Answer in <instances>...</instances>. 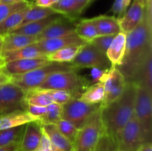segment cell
Masks as SVG:
<instances>
[{
    "mask_svg": "<svg viewBox=\"0 0 152 151\" xmlns=\"http://www.w3.org/2000/svg\"><path fill=\"white\" fill-rule=\"evenodd\" d=\"M137 151H152V144L151 142L143 144Z\"/></svg>",
    "mask_w": 152,
    "mask_h": 151,
    "instance_id": "obj_45",
    "label": "cell"
},
{
    "mask_svg": "<svg viewBox=\"0 0 152 151\" xmlns=\"http://www.w3.org/2000/svg\"><path fill=\"white\" fill-rule=\"evenodd\" d=\"M37 58H47V56L38 48L36 43L22 47L19 50L2 53V61L4 64L19 59H37Z\"/></svg>",
    "mask_w": 152,
    "mask_h": 151,
    "instance_id": "obj_23",
    "label": "cell"
},
{
    "mask_svg": "<svg viewBox=\"0 0 152 151\" xmlns=\"http://www.w3.org/2000/svg\"><path fill=\"white\" fill-rule=\"evenodd\" d=\"M100 78L105 81V98L100 105L102 107L117 99L124 90L127 82L116 67L102 71Z\"/></svg>",
    "mask_w": 152,
    "mask_h": 151,
    "instance_id": "obj_11",
    "label": "cell"
},
{
    "mask_svg": "<svg viewBox=\"0 0 152 151\" xmlns=\"http://www.w3.org/2000/svg\"><path fill=\"white\" fill-rule=\"evenodd\" d=\"M136 90L134 83L127 82L117 99L105 106H100L104 133L111 137L116 144L123 127L134 114Z\"/></svg>",
    "mask_w": 152,
    "mask_h": 151,
    "instance_id": "obj_2",
    "label": "cell"
},
{
    "mask_svg": "<svg viewBox=\"0 0 152 151\" xmlns=\"http://www.w3.org/2000/svg\"><path fill=\"white\" fill-rule=\"evenodd\" d=\"M137 1L139 3H140L141 4H142V5L145 7V6L146 5V4L148 3V1H149V0H137Z\"/></svg>",
    "mask_w": 152,
    "mask_h": 151,
    "instance_id": "obj_49",
    "label": "cell"
},
{
    "mask_svg": "<svg viewBox=\"0 0 152 151\" xmlns=\"http://www.w3.org/2000/svg\"><path fill=\"white\" fill-rule=\"evenodd\" d=\"M127 35L121 32L114 36L106 52V56L112 67H118L121 65L126 48Z\"/></svg>",
    "mask_w": 152,
    "mask_h": 151,
    "instance_id": "obj_17",
    "label": "cell"
},
{
    "mask_svg": "<svg viewBox=\"0 0 152 151\" xmlns=\"http://www.w3.org/2000/svg\"><path fill=\"white\" fill-rule=\"evenodd\" d=\"M147 140L134 113L125 125L117 142V151H137Z\"/></svg>",
    "mask_w": 152,
    "mask_h": 151,
    "instance_id": "obj_9",
    "label": "cell"
},
{
    "mask_svg": "<svg viewBox=\"0 0 152 151\" xmlns=\"http://www.w3.org/2000/svg\"><path fill=\"white\" fill-rule=\"evenodd\" d=\"M55 125L57 127L59 131L74 145L77 136H78V133L80 130L77 129L76 127H74L69 121L62 119V118L58 121L55 124Z\"/></svg>",
    "mask_w": 152,
    "mask_h": 151,
    "instance_id": "obj_34",
    "label": "cell"
},
{
    "mask_svg": "<svg viewBox=\"0 0 152 151\" xmlns=\"http://www.w3.org/2000/svg\"><path fill=\"white\" fill-rule=\"evenodd\" d=\"M75 34L85 42H90L99 33L91 19H83L76 23Z\"/></svg>",
    "mask_w": 152,
    "mask_h": 151,
    "instance_id": "obj_27",
    "label": "cell"
},
{
    "mask_svg": "<svg viewBox=\"0 0 152 151\" xmlns=\"http://www.w3.org/2000/svg\"><path fill=\"white\" fill-rule=\"evenodd\" d=\"M76 22L62 16L50 24L42 32L37 36V40L54 38L75 34Z\"/></svg>",
    "mask_w": 152,
    "mask_h": 151,
    "instance_id": "obj_12",
    "label": "cell"
},
{
    "mask_svg": "<svg viewBox=\"0 0 152 151\" xmlns=\"http://www.w3.org/2000/svg\"><path fill=\"white\" fill-rule=\"evenodd\" d=\"M56 14H59V13L51 7H39V6L34 5L31 3V4L28 7L26 13H25V18H24L23 22H22L21 25H25V24L28 23V22L43 19L45 18H47L48 16Z\"/></svg>",
    "mask_w": 152,
    "mask_h": 151,
    "instance_id": "obj_30",
    "label": "cell"
},
{
    "mask_svg": "<svg viewBox=\"0 0 152 151\" xmlns=\"http://www.w3.org/2000/svg\"><path fill=\"white\" fill-rule=\"evenodd\" d=\"M25 125L10 129L0 130V147L7 146L14 142H20Z\"/></svg>",
    "mask_w": 152,
    "mask_h": 151,
    "instance_id": "obj_32",
    "label": "cell"
},
{
    "mask_svg": "<svg viewBox=\"0 0 152 151\" xmlns=\"http://www.w3.org/2000/svg\"><path fill=\"white\" fill-rule=\"evenodd\" d=\"M1 68H0V71L1 70Z\"/></svg>",
    "mask_w": 152,
    "mask_h": 151,
    "instance_id": "obj_51",
    "label": "cell"
},
{
    "mask_svg": "<svg viewBox=\"0 0 152 151\" xmlns=\"http://www.w3.org/2000/svg\"><path fill=\"white\" fill-rule=\"evenodd\" d=\"M42 136V130L38 121L26 124L19 143V151H36L39 146Z\"/></svg>",
    "mask_w": 152,
    "mask_h": 151,
    "instance_id": "obj_14",
    "label": "cell"
},
{
    "mask_svg": "<svg viewBox=\"0 0 152 151\" xmlns=\"http://www.w3.org/2000/svg\"><path fill=\"white\" fill-rule=\"evenodd\" d=\"M85 43L86 42L80 37L77 36L76 34H74L59 38L39 40L36 42V44L38 48L47 56L49 53H53L63 47L73 45H82Z\"/></svg>",
    "mask_w": 152,
    "mask_h": 151,
    "instance_id": "obj_16",
    "label": "cell"
},
{
    "mask_svg": "<svg viewBox=\"0 0 152 151\" xmlns=\"http://www.w3.org/2000/svg\"><path fill=\"white\" fill-rule=\"evenodd\" d=\"M94 151H117V147L111 137L103 133Z\"/></svg>",
    "mask_w": 152,
    "mask_h": 151,
    "instance_id": "obj_39",
    "label": "cell"
},
{
    "mask_svg": "<svg viewBox=\"0 0 152 151\" xmlns=\"http://www.w3.org/2000/svg\"><path fill=\"white\" fill-rule=\"evenodd\" d=\"M92 19L99 36L117 35L120 32L118 19L115 16L100 15Z\"/></svg>",
    "mask_w": 152,
    "mask_h": 151,
    "instance_id": "obj_25",
    "label": "cell"
},
{
    "mask_svg": "<svg viewBox=\"0 0 152 151\" xmlns=\"http://www.w3.org/2000/svg\"><path fill=\"white\" fill-rule=\"evenodd\" d=\"M50 97L52 102L60 105H65L70 99L75 98L71 93L60 90H44Z\"/></svg>",
    "mask_w": 152,
    "mask_h": 151,
    "instance_id": "obj_36",
    "label": "cell"
},
{
    "mask_svg": "<svg viewBox=\"0 0 152 151\" xmlns=\"http://www.w3.org/2000/svg\"><path fill=\"white\" fill-rule=\"evenodd\" d=\"M2 44H3V37L0 36V61H2Z\"/></svg>",
    "mask_w": 152,
    "mask_h": 151,
    "instance_id": "obj_48",
    "label": "cell"
},
{
    "mask_svg": "<svg viewBox=\"0 0 152 151\" xmlns=\"http://www.w3.org/2000/svg\"><path fill=\"white\" fill-rule=\"evenodd\" d=\"M25 102L26 105L42 107H47L53 102L44 90L39 88L25 91Z\"/></svg>",
    "mask_w": 152,
    "mask_h": 151,
    "instance_id": "obj_31",
    "label": "cell"
},
{
    "mask_svg": "<svg viewBox=\"0 0 152 151\" xmlns=\"http://www.w3.org/2000/svg\"><path fill=\"white\" fill-rule=\"evenodd\" d=\"M25 0H0V3H5V4H10V3H16L24 1Z\"/></svg>",
    "mask_w": 152,
    "mask_h": 151,
    "instance_id": "obj_47",
    "label": "cell"
},
{
    "mask_svg": "<svg viewBox=\"0 0 152 151\" xmlns=\"http://www.w3.org/2000/svg\"><path fill=\"white\" fill-rule=\"evenodd\" d=\"M50 62L47 58L19 59L4 63L2 70L6 74L11 76L26 73L33 70L44 66Z\"/></svg>",
    "mask_w": 152,
    "mask_h": 151,
    "instance_id": "obj_13",
    "label": "cell"
},
{
    "mask_svg": "<svg viewBox=\"0 0 152 151\" xmlns=\"http://www.w3.org/2000/svg\"><path fill=\"white\" fill-rule=\"evenodd\" d=\"M26 110L31 115L39 119L42 116H43L45 114L46 111H47V107L27 105Z\"/></svg>",
    "mask_w": 152,
    "mask_h": 151,
    "instance_id": "obj_41",
    "label": "cell"
},
{
    "mask_svg": "<svg viewBox=\"0 0 152 151\" xmlns=\"http://www.w3.org/2000/svg\"><path fill=\"white\" fill-rule=\"evenodd\" d=\"M105 98V81L99 78V81L89 85L79 99L88 104H101Z\"/></svg>",
    "mask_w": 152,
    "mask_h": 151,
    "instance_id": "obj_26",
    "label": "cell"
},
{
    "mask_svg": "<svg viewBox=\"0 0 152 151\" xmlns=\"http://www.w3.org/2000/svg\"><path fill=\"white\" fill-rule=\"evenodd\" d=\"M77 71V70H71L54 73L37 88L64 90L71 93L75 98H80L90 85V82L85 77L79 75Z\"/></svg>",
    "mask_w": 152,
    "mask_h": 151,
    "instance_id": "obj_3",
    "label": "cell"
},
{
    "mask_svg": "<svg viewBox=\"0 0 152 151\" xmlns=\"http://www.w3.org/2000/svg\"><path fill=\"white\" fill-rule=\"evenodd\" d=\"M82 45H73L63 47L56 51L47 55V59L50 62L70 63L80 51Z\"/></svg>",
    "mask_w": 152,
    "mask_h": 151,
    "instance_id": "obj_29",
    "label": "cell"
},
{
    "mask_svg": "<svg viewBox=\"0 0 152 151\" xmlns=\"http://www.w3.org/2000/svg\"><path fill=\"white\" fill-rule=\"evenodd\" d=\"M4 65V62H3L2 61H0V68H2L3 65Z\"/></svg>",
    "mask_w": 152,
    "mask_h": 151,
    "instance_id": "obj_50",
    "label": "cell"
},
{
    "mask_svg": "<svg viewBox=\"0 0 152 151\" xmlns=\"http://www.w3.org/2000/svg\"><path fill=\"white\" fill-rule=\"evenodd\" d=\"M31 4V1L25 0L24 1L16 3H10V4H5V3H0V24L5 19H7L10 14L14 12L20 10L22 9L25 8Z\"/></svg>",
    "mask_w": 152,
    "mask_h": 151,
    "instance_id": "obj_35",
    "label": "cell"
},
{
    "mask_svg": "<svg viewBox=\"0 0 152 151\" xmlns=\"http://www.w3.org/2000/svg\"><path fill=\"white\" fill-rule=\"evenodd\" d=\"M62 16V15L56 14L48 16L47 18H45L43 19H40V20L28 22V23L19 26L16 30L12 33H21L24 34V35L31 36H37L46 28H48L50 24L54 22L55 21L59 19Z\"/></svg>",
    "mask_w": 152,
    "mask_h": 151,
    "instance_id": "obj_21",
    "label": "cell"
},
{
    "mask_svg": "<svg viewBox=\"0 0 152 151\" xmlns=\"http://www.w3.org/2000/svg\"><path fill=\"white\" fill-rule=\"evenodd\" d=\"M62 105L52 102L47 106V111L43 116L38 120L41 124H56L61 119Z\"/></svg>",
    "mask_w": 152,
    "mask_h": 151,
    "instance_id": "obj_33",
    "label": "cell"
},
{
    "mask_svg": "<svg viewBox=\"0 0 152 151\" xmlns=\"http://www.w3.org/2000/svg\"><path fill=\"white\" fill-rule=\"evenodd\" d=\"M115 35H107V36H98L97 37L94 38L89 43L94 46L95 47L100 50L102 53L106 54L107 50L109 47L110 44L112 41Z\"/></svg>",
    "mask_w": 152,
    "mask_h": 151,
    "instance_id": "obj_38",
    "label": "cell"
},
{
    "mask_svg": "<svg viewBox=\"0 0 152 151\" xmlns=\"http://www.w3.org/2000/svg\"><path fill=\"white\" fill-rule=\"evenodd\" d=\"M77 1L86 9L91 4V3H93V1H94L95 0H77Z\"/></svg>",
    "mask_w": 152,
    "mask_h": 151,
    "instance_id": "obj_46",
    "label": "cell"
},
{
    "mask_svg": "<svg viewBox=\"0 0 152 151\" xmlns=\"http://www.w3.org/2000/svg\"><path fill=\"white\" fill-rule=\"evenodd\" d=\"M2 37V53L19 50L34 44L38 41L37 36H31L16 33H10Z\"/></svg>",
    "mask_w": 152,
    "mask_h": 151,
    "instance_id": "obj_19",
    "label": "cell"
},
{
    "mask_svg": "<svg viewBox=\"0 0 152 151\" xmlns=\"http://www.w3.org/2000/svg\"><path fill=\"white\" fill-rule=\"evenodd\" d=\"M28 7L14 12L0 24V36H4V35L13 32L22 25Z\"/></svg>",
    "mask_w": 152,
    "mask_h": 151,
    "instance_id": "obj_28",
    "label": "cell"
},
{
    "mask_svg": "<svg viewBox=\"0 0 152 151\" xmlns=\"http://www.w3.org/2000/svg\"><path fill=\"white\" fill-rule=\"evenodd\" d=\"M132 0H114L111 11L117 19H120L126 13L132 4Z\"/></svg>",
    "mask_w": 152,
    "mask_h": 151,
    "instance_id": "obj_37",
    "label": "cell"
},
{
    "mask_svg": "<svg viewBox=\"0 0 152 151\" xmlns=\"http://www.w3.org/2000/svg\"><path fill=\"white\" fill-rule=\"evenodd\" d=\"M70 64L76 70L95 68L105 71L112 67L106 54L101 52L89 42H86L83 44L79 53Z\"/></svg>",
    "mask_w": 152,
    "mask_h": 151,
    "instance_id": "obj_7",
    "label": "cell"
},
{
    "mask_svg": "<svg viewBox=\"0 0 152 151\" xmlns=\"http://www.w3.org/2000/svg\"><path fill=\"white\" fill-rule=\"evenodd\" d=\"M152 53V0L144 8L143 17L140 25L127 35L126 48L122 63L116 67L131 82L135 73L147 56Z\"/></svg>",
    "mask_w": 152,
    "mask_h": 151,
    "instance_id": "obj_1",
    "label": "cell"
},
{
    "mask_svg": "<svg viewBox=\"0 0 152 151\" xmlns=\"http://www.w3.org/2000/svg\"><path fill=\"white\" fill-rule=\"evenodd\" d=\"M71 70L76 69L70 63L50 62L44 66L33 70L26 73L11 76H10V81L19 88L27 91L39 87L49 76L54 73Z\"/></svg>",
    "mask_w": 152,
    "mask_h": 151,
    "instance_id": "obj_4",
    "label": "cell"
},
{
    "mask_svg": "<svg viewBox=\"0 0 152 151\" xmlns=\"http://www.w3.org/2000/svg\"><path fill=\"white\" fill-rule=\"evenodd\" d=\"M38 120V118L32 115L27 110L13 111L0 115V130L19 127Z\"/></svg>",
    "mask_w": 152,
    "mask_h": 151,
    "instance_id": "obj_18",
    "label": "cell"
},
{
    "mask_svg": "<svg viewBox=\"0 0 152 151\" xmlns=\"http://www.w3.org/2000/svg\"><path fill=\"white\" fill-rule=\"evenodd\" d=\"M36 151H60L58 150L56 147L53 146L48 136L43 133L42 131V136L41 142H40L39 146L38 149Z\"/></svg>",
    "mask_w": 152,
    "mask_h": 151,
    "instance_id": "obj_40",
    "label": "cell"
},
{
    "mask_svg": "<svg viewBox=\"0 0 152 151\" xmlns=\"http://www.w3.org/2000/svg\"><path fill=\"white\" fill-rule=\"evenodd\" d=\"M59 14L75 22L86 8L77 0H59L51 6Z\"/></svg>",
    "mask_w": 152,
    "mask_h": 151,
    "instance_id": "obj_24",
    "label": "cell"
},
{
    "mask_svg": "<svg viewBox=\"0 0 152 151\" xmlns=\"http://www.w3.org/2000/svg\"><path fill=\"white\" fill-rule=\"evenodd\" d=\"M41 127L43 133L48 136L52 144L58 150L60 151H73V144L59 131L54 124H41Z\"/></svg>",
    "mask_w": 152,
    "mask_h": 151,
    "instance_id": "obj_22",
    "label": "cell"
},
{
    "mask_svg": "<svg viewBox=\"0 0 152 151\" xmlns=\"http://www.w3.org/2000/svg\"><path fill=\"white\" fill-rule=\"evenodd\" d=\"M131 82L152 93V53L141 64Z\"/></svg>",
    "mask_w": 152,
    "mask_h": 151,
    "instance_id": "obj_20",
    "label": "cell"
},
{
    "mask_svg": "<svg viewBox=\"0 0 152 151\" xmlns=\"http://www.w3.org/2000/svg\"><path fill=\"white\" fill-rule=\"evenodd\" d=\"M19 143L20 142H17L7 146L0 147V151H19Z\"/></svg>",
    "mask_w": 152,
    "mask_h": 151,
    "instance_id": "obj_43",
    "label": "cell"
},
{
    "mask_svg": "<svg viewBox=\"0 0 152 151\" xmlns=\"http://www.w3.org/2000/svg\"><path fill=\"white\" fill-rule=\"evenodd\" d=\"M144 8L145 7L142 4L134 0L126 13L118 19L120 31L128 35L135 29L142 21Z\"/></svg>",
    "mask_w": 152,
    "mask_h": 151,
    "instance_id": "obj_15",
    "label": "cell"
},
{
    "mask_svg": "<svg viewBox=\"0 0 152 151\" xmlns=\"http://www.w3.org/2000/svg\"><path fill=\"white\" fill-rule=\"evenodd\" d=\"M9 81H10V76L6 74L1 68V70L0 71V89L3 85Z\"/></svg>",
    "mask_w": 152,
    "mask_h": 151,
    "instance_id": "obj_44",
    "label": "cell"
},
{
    "mask_svg": "<svg viewBox=\"0 0 152 151\" xmlns=\"http://www.w3.org/2000/svg\"><path fill=\"white\" fill-rule=\"evenodd\" d=\"M101 104H88L79 98H72L62 105L61 118L69 121L80 130L88 118L100 108Z\"/></svg>",
    "mask_w": 152,
    "mask_h": 151,
    "instance_id": "obj_6",
    "label": "cell"
},
{
    "mask_svg": "<svg viewBox=\"0 0 152 151\" xmlns=\"http://www.w3.org/2000/svg\"><path fill=\"white\" fill-rule=\"evenodd\" d=\"M25 91L10 81L0 89V115L16 110H26Z\"/></svg>",
    "mask_w": 152,
    "mask_h": 151,
    "instance_id": "obj_10",
    "label": "cell"
},
{
    "mask_svg": "<svg viewBox=\"0 0 152 151\" xmlns=\"http://www.w3.org/2000/svg\"><path fill=\"white\" fill-rule=\"evenodd\" d=\"M59 0H33L31 1L33 4L43 7H50L53 4L56 3Z\"/></svg>",
    "mask_w": 152,
    "mask_h": 151,
    "instance_id": "obj_42",
    "label": "cell"
},
{
    "mask_svg": "<svg viewBox=\"0 0 152 151\" xmlns=\"http://www.w3.org/2000/svg\"><path fill=\"white\" fill-rule=\"evenodd\" d=\"M134 104L135 117L140 124L147 140L152 139V93L137 86Z\"/></svg>",
    "mask_w": 152,
    "mask_h": 151,
    "instance_id": "obj_8",
    "label": "cell"
},
{
    "mask_svg": "<svg viewBox=\"0 0 152 151\" xmlns=\"http://www.w3.org/2000/svg\"><path fill=\"white\" fill-rule=\"evenodd\" d=\"M103 133L99 108L80 129L73 151H94Z\"/></svg>",
    "mask_w": 152,
    "mask_h": 151,
    "instance_id": "obj_5",
    "label": "cell"
}]
</instances>
